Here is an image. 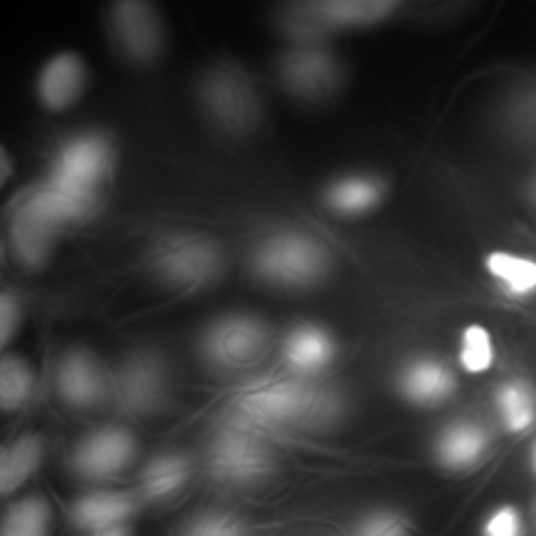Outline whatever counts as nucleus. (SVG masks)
<instances>
[{"label":"nucleus","instance_id":"f03ea898","mask_svg":"<svg viewBox=\"0 0 536 536\" xmlns=\"http://www.w3.org/2000/svg\"><path fill=\"white\" fill-rule=\"evenodd\" d=\"M331 268L328 249L301 229H278L261 236L249 254V271L271 288H311Z\"/></svg>","mask_w":536,"mask_h":536},{"label":"nucleus","instance_id":"f8f14e48","mask_svg":"<svg viewBox=\"0 0 536 536\" xmlns=\"http://www.w3.org/2000/svg\"><path fill=\"white\" fill-rule=\"evenodd\" d=\"M271 467V452L254 435L236 430V427L219 432L209 447V472L221 482H259L271 472Z\"/></svg>","mask_w":536,"mask_h":536},{"label":"nucleus","instance_id":"aec40b11","mask_svg":"<svg viewBox=\"0 0 536 536\" xmlns=\"http://www.w3.org/2000/svg\"><path fill=\"white\" fill-rule=\"evenodd\" d=\"M43 462L40 435H20L18 440L0 445V497L23 487Z\"/></svg>","mask_w":536,"mask_h":536},{"label":"nucleus","instance_id":"f3484780","mask_svg":"<svg viewBox=\"0 0 536 536\" xmlns=\"http://www.w3.org/2000/svg\"><path fill=\"white\" fill-rule=\"evenodd\" d=\"M455 390V375L435 358H417L400 373V393L415 405H437Z\"/></svg>","mask_w":536,"mask_h":536},{"label":"nucleus","instance_id":"72a5a7b5","mask_svg":"<svg viewBox=\"0 0 536 536\" xmlns=\"http://www.w3.org/2000/svg\"><path fill=\"white\" fill-rule=\"evenodd\" d=\"M532 465H534V472H536V445H534V452H532Z\"/></svg>","mask_w":536,"mask_h":536},{"label":"nucleus","instance_id":"cd10ccee","mask_svg":"<svg viewBox=\"0 0 536 536\" xmlns=\"http://www.w3.org/2000/svg\"><path fill=\"white\" fill-rule=\"evenodd\" d=\"M353 536H410L407 522L393 512H378L365 517Z\"/></svg>","mask_w":536,"mask_h":536},{"label":"nucleus","instance_id":"a878e982","mask_svg":"<svg viewBox=\"0 0 536 536\" xmlns=\"http://www.w3.org/2000/svg\"><path fill=\"white\" fill-rule=\"evenodd\" d=\"M50 507L43 497H25L5 512L0 536H48Z\"/></svg>","mask_w":536,"mask_h":536},{"label":"nucleus","instance_id":"a211bd4d","mask_svg":"<svg viewBox=\"0 0 536 536\" xmlns=\"http://www.w3.org/2000/svg\"><path fill=\"white\" fill-rule=\"evenodd\" d=\"M487 432L474 422H455L440 432L435 442V455L442 467L467 469L477 465L487 452Z\"/></svg>","mask_w":536,"mask_h":536},{"label":"nucleus","instance_id":"4be33fe9","mask_svg":"<svg viewBox=\"0 0 536 536\" xmlns=\"http://www.w3.org/2000/svg\"><path fill=\"white\" fill-rule=\"evenodd\" d=\"M383 187L370 177H343L326 189V206L335 214L355 216L375 209Z\"/></svg>","mask_w":536,"mask_h":536},{"label":"nucleus","instance_id":"473e14b6","mask_svg":"<svg viewBox=\"0 0 536 536\" xmlns=\"http://www.w3.org/2000/svg\"><path fill=\"white\" fill-rule=\"evenodd\" d=\"M92 536H130V532H127L125 527H117V529H107V532H100V534H92Z\"/></svg>","mask_w":536,"mask_h":536},{"label":"nucleus","instance_id":"0eeeda50","mask_svg":"<svg viewBox=\"0 0 536 536\" xmlns=\"http://www.w3.org/2000/svg\"><path fill=\"white\" fill-rule=\"evenodd\" d=\"M249 415L266 422H301L321 415L326 400L301 378H268L251 385L241 400Z\"/></svg>","mask_w":536,"mask_h":536},{"label":"nucleus","instance_id":"c756f323","mask_svg":"<svg viewBox=\"0 0 536 536\" xmlns=\"http://www.w3.org/2000/svg\"><path fill=\"white\" fill-rule=\"evenodd\" d=\"M23 318V306L20 298L10 291H0V350L15 338Z\"/></svg>","mask_w":536,"mask_h":536},{"label":"nucleus","instance_id":"c85d7f7f","mask_svg":"<svg viewBox=\"0 0 536 536\" xmlns=\"http://www.w3.org/2000/svg\"><path fill=\"white\" fill-rule=\"evenodd\" d=\"M524 534V524H522V514H519L517 507L512 504H504V507H497L484 522V536H522Z\"/></svg>","mask_w":536,"mask_h":536},{"label":"nucleus","instance_id":"6ab92c4d","mask_svg":"<svg viewBox=\"0 0 536 536\" xmlns=\"http://www.w3.org/2000/svg\"><path fill=\"white\" fill-rule=\"evenodd\" d=\"M192 465L179 452H164L154 460L147 462V467L139 474V497L147 502H164L179 494L187 484Z\"/></svg>","mask_w":536,"mask_h":536},{"label":"nucleus","instance_id":"393cba45","mask_svg":"<svg viewBox=\"0 0 536 536\" xmlns=\"http://www.w3.org/2000/svg\"><path fill=\"white\" fill-rule=\"evenodd\" d=\"M499 420L509 432H527L536 420V395L529 385L507 383L494 395Z\"/></svg>","mask_w":536,"mask_h":536},{"label":"nucleus","instance_id":"423d86ee","mask_svg":"<svg viewBox=\"0 0 536 536\" xmlns=\"http://www.w3.org/2000/svg\"><path fill=\"white\" fill-rule=\"evenodd\" d=\"M107 28L115 48L134 65H152L164 53V23L159 10L142 0H120L107 8Z\"/></svg>","mask_w":536,"mask_h":536},{"label":"nucleus","instance_id":"6e6552de","mask_svg":"<svg viewBox=\"0 0 536 536\" xmlns=\"http://www.w3.org/2000/svg\"><path fill=\"white\" fill-rule=\"evenodd\" d=\"M60 229L63 226L45 209L38 189L30 187L28 192L20 194L18 204L13 206V216H10V246H13V254L20 266H25L28 271H38L48 264Z\"/></svg>","mask_w":536,"mask_h":536},{"label":"nucleus","instance_id":"ddd939ff","mask_svg":"<svg viewBox=\"0 0 536 536\" xmlns=\"http://www.w3.org/2000/svg\"><path fill=\"white\" fill-rule=\"evenodd\" d=\"M276 72L283 90L298 100H321L333 90L335 77H338V67L331 55L318 48H308V45L288 48L278 58Z\"/></svg>","mask_w":536,"mask_h":536},{"label":"nucleus","instance_id":"7ed1b4c3","mask_svg":"<svg viewBox=\"0 0 536 536\" xmlns=\"http://www.w3.org/2000/svg\"><path fill=\"white\" fill-rule=\"evenodd\" d=\"M154 283L174 293H199L224 273V251L209 236L194 231L164 236L152 246L147 261Z\"/></svg>","mask_w":536,"mask_h":536},{"label":"nucleus","instance_id":"39448f33","mask_svg":"<svg viewBox=\"0 0 536 536\" xmlns=\"http://www.w3.org/2000/svg\"><path fill=\"white\" fill-rule=\"evenodd\" d=\"M172 390L169 365L154 348H134L110 370V398L117 412L144 417L162 410Z\"/></svg>","mask_w":536,"mask_h":536},{"label":"nucleus","instance_id":"2eb2a0df","mask_svg":"<svg viewBox=\"0 0 536 536\" xmlns=\"http://www.w3.org/2000/svg\"><path fill=\"white\" fill-rule=\"evenodd\" d=\"M283 363L296 378L316 375L335 360V340L326 328L316 323H298L281 343Z\"/></svg>","mask_w":536,"mask_h":536},{"label":"nucleus","instance_id":"5701e85b","mask_svg":"<svg viewBox=\"0 0 536 536\" xmlns=\"http://www.w3.org/2000/svg\"><path fill=\"white\" fill-rule=\"evenodd\" d=\"M35 390V368L20 355L0 358V412H15L25 407Z\"/></svg>","mask_w":536,"mask_h":536},{"label":"nucleus","instance_id":"9d476101","mask_svg":"<svg viewBox=\"0 0 536 536\" xmlns=\"http://www.w3.org/2000/svg\"><path fill=\"white\" fill-rule=\"evenodd\" d=\"M55 393L70 410H92L110 398V370L90 348L70 345L55 365Z\"/></svg>","mask_w":536,"mask_h":536},{"label":"nucleus","instance_id":"20e7f679","mask_svg":"<svg viewBox=\"0 0 536 536\" xmlns=\"http://www.w3.org/2000/svg\"><path fill=\"white\" fill-rule=\"evenodd\" d=\"M271 343V328L251 313H226L199 333L201 363L214 373H239L259 363Z\"/></svg>","mask_w":536,"mask_h":536},{"label":"nucleus","instance_id":"1a4fd4ad","mask_svg":"<svg viewBox=\"0 0 536 536\" xmlns=\"http://www.w3.org/2000/svg\"><path fill=\"white\" fill-rule=\"evenodd\" d=\"M115 169V149L102 132H77L55 152L50 174L100 194Z\"/></svg>","mask_w":536,"mask_h":536},{"label":"nucleus","instance_id":"9b49d317","mask_svg":"<svg viewBox=\"0 0 536 536\" xmlns=\"http://www.w3.org/2000/svg\"><path fill=\"white\" fill-rule=\"evenodd\" d=\"M137 455V440L125 427H100L77 442L70 467L77 477L90 482H105L132 465Z\"/></svg>","mask_w":536,"mask_h":536},{"label":"nucleus","instance_id":"b1692460","mask_svg":"<svg viewBox=\"0 0 536 536\" xmlns=\"http://www.w3.org/2000/svg\"><path fill=\"white\" fill-rule=\"evenodd\" d=\"M487 271L512 296H529L536 291V261L527 259V256L494 251L487 256Z\"/></svg>","mask_w":536,"mask_h":536},{"label":"nucleus","instance_id":"dca6fc26","mask_svg":"<svg viewBox=\"0 0 536 536\" xmlns=\"http://www.w3.org/2000/svg\"><path fill=\"white\" fill-rule=\"evenodd\" d=\"M139 509V499L130 492H90L70 504V522L82 532L100 534L125 527Z\"/></svg>","mask_w":536,"mask_h":536},{"label":"nucleus","instance_id":"2f4dec72","mask_svg":"<svg viewBox=\"0 0 536 536\" xmlns=\"http://www.w3.org/2000/svg\"><path fill=\"white\" fill-rule=\"evenodd\" d=\"M10 174H13V159H10L8 149L0 144V192H3V187L8 184Z\"/></svg>","mask_w":536,"mask_h":536},{"label":"nucleus","instance_id":"4468645a","mask_svg":"<svg viewBox=\"0 0 536 536\" xmlns=\"http://www.w3.org/2000/svg\"><path fill=\"white\" fill-rule=\"evenodd\" d=\"M87 87V65L75 50L53 55L35 80V95L48 112H65L82 97Z\"/></svg>","mask_w":536,"mask_h":536},{"label":"nucleus","instance_id":"412c9836","mask_svg":"<svg viewBox=\"0 0 536 536\" xmlns=\"http://www.w3.org/2000/svg\"><path fill=\"white\" fill-rule=\"evenodd\" d=\"M303 8L318 25L358 28V25H373L388 18L395 10V3H385V0H335V3H308Z\"/></svg>","mask_w":536,"mask_h":536},{"label":"nucleus","instance_id":"f257e3e1","mask_svg":"<svg viewBox=\"0 0 536 536\" xmlns=\"http://www.w3.org/2000/svg\"><path fill=\"white\" fill-rule=\"evenodd\" d=\"M194 100L211 130L226 137H249L264 117V105L254 80L244 67L221 60L206 67L194 82Z\"/></svg>","mask_w":536,"mask_h":536},{"label":"nucleus","instance_id":"bb28decb","mask_svg":"<svg viewBox=\"0 0 536 536\" xmlns=\"http://www.w3.org/2000/svg\"><path fill=\"white\" fill-rule=\"evenodd\" d=\"M494 358H497V350H494L492 335L479 323L465 328L462 335V348H460V365L467 370L469 375H482L492 368Z\"/></svg>","mask_w":536,"mask_h":536},{"label":"nucleus","instance_id":"7c9ffc66","mask_svg":"<svg viewBox=\"0 0 536 536\" xmlns=\"http://www.w3.org/2000/svg\"><path fill=\"white\" fill-rule=\"evenodd\" d=\"M184 536H241L239 524L231 522L229 517H219V514H206V517L194 519L187 527Z\"/></svg>","mask_w":536,"mask_h":536}]
</instances>
